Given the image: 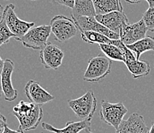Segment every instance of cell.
Returning <instances> with one entry per match:
<instances>
[{"label": "cell", "mask_w": 154, "mask_h": 133, "mask_svg": "<svg viewBox=\"0 0 154 133\" xmlns=\"http://www.w3.org/2000/svg\"><path fill=\"white\" fill-rule=\"evenodd\" d=\"M13 114L19 121V128L24 131L36 129L43 118L41 106L23 100L14 106Z\"/></svg>", "instance_id": "6da1fadb"}, {"label": "cell", "mask_w": 154, "mask_h": 133, "mask_svg": "<svg viewBox=\"0 0 154 133\" xmlns=\"http://www.w3.org/2000/svg\"><path fill=\"white\" fill-rule=\"evenodd\" d=\"M68 105L79 119L91 121L97 106V101L92 91H88L76 99L68 101Z\"/></svg>", "instance_id": "7a4b0ae2"}, {"label": "cell", "mask_w": 154, "mask_h": 133, "mask_svg": "<svg viewBox=\"0 0 154 133\" xmlns=\"http://www.w3.org/2000/svg\"><path fill=\"white\" fill-rule=\"evenodd\" d=\"M112 60L102 55L92 57L88 62L83 79L86 82H97L111 72Z\"/></svg>", "instance_id": "3957f363"}, {"label": "cell", "mask_w": 154, "mask_h": 133, "mask_svg": "<svg viewBox=\"0 0 154 133\" xmlns=\"http://www.w3.org/2000/svg\"><path fill=\"white\" fill-rule=\"evenodd\" d=\"M51 33L57 41L65 43L75 37L78 32L75 22L65 15H55L50 22Z\"/></svg>", "instance_id": "277c9868"}, {"label": "cell", "mask_w": 154, "mask_h": 133, "mask_svg": "<svg viewBox=\"0 0 154 133\" xmlns=\"http://www.w3.org/2000/svg\"><path fill=\"white\" fill-rule=\"evenodd\" d=\"M127 112L128 109L122 102L112 103L108 101L103 100L101 103V109L99 112V117L103 122L117 129L124 121V116Z\"/></svg>", "instance_id": "5b68a950"}, {"label": "cell", "mask_w": 154, "mask_h": 133, "mask_svg": "<svg viewBox=\"0 0 154 133\" xmlns=\"http://www.w3.org/2000/svg\"><path fill=\"white\" fill-rule=\"evenodd\" d=\"M51 26L42 25L34 26L29 29L26 35L19 39L25 47L35 50H41L48 43V40L51 35Z\"/></svg>", "instance_id": "8992f818"}, {"label": "cell", "mask_w": 154, "mask_h": 133, "mask_svg": "<svg viewBox=\"0 0 154 133\" xmlns=\"http://www.w3.org/2000/svg\"><path fill=\"white\" fill-rule=\"evenodd\" d=\"M15 5L9 4L4 9V15L6 24L10 31L15 35V40H18L26 35L28 31L35 26L34 22H26L18 17L15 12Z\"/></svg>", "instance_id": "52a82bcc"}, {"label": "cell", "mask_w": 154, "mask_h": 133, "mask_svg": "<svg viewBox=\"0 0 154 133\" xmlns=\"http://www.w3.org/2000/svg\"><path fill=\"white\" fill-rule=\"evenodd\" d=\"M71 18L78 26V29L81 31V33L85 31H91L104 35L111 40H120V36L118 34L113 33L100 24V22L96 20L95 17L71 15Z\"/></svg>", "instance_id": "ba28073f"}, {"label": "cell", "mask_w": 154, "mask_h": 133, "mask_svg": "<svg viewBox=\"0 0 154 133\" xmlns=\"http://www.w3.org/2000/svg\"><path fill=\"white\" fill-rule=\"evenodd\" d=\"M64 53L56 45L48 43L40 50L39 59L46 69L57 70L62 64Z\"/></svg>", "instance_id": "9c48e42d"}, {"label": "cell", "mask_w": 154, "mask_h": 133, "mask_svg": "<svg viewBox=\"0 0 154 133\" xmlns=\"http://www.w3.org/2000/svg\"><path fill=\"white\" fill-rule=\"evenodd\" d=\"M95 19L100 24L119 36L123 28L129 24L126 14L120 11H113L104 15H96Z\"/></svg>", "instance_id": "30bf717a"}, {"label": "cell", "mask_w": 154, "mask_h": 133, "mask_svg": "<svg viewBox=\"0 0 154 133\" xmlns=\"http://www.w3.org/2000/svg\"><path fill=\"white\" fill-rule=\"evenodd\" d=\"M24 92L30 103L38 106L50 103L55 99V96L49 93L35 80H29L26 83Z\"/></svg>", "instance_id": "8fae6325"}, {"label": "cell", "mask_w": 154, "mask_h": 133, "mask_svg": "<svg viewBox=\"0 0 154 133\" xmlns=\"http://www.w3.org/2000/svg\"><path fill=\"white\" fill-rule=\"evenodd\" d=\"M14 62L9 59L4 60V66L1 73V82L4 99L7 102L15 101L18 97V91L13 87L12 75L14 72Z\"/></svg>", "instance_id": "7c38bea8"}, {"label": "cell", "mask_w": 154, "mask_h": 133, "mask_svg": "<svg viewBox=\"0 0 154 133\" xmlns=\"http://www.w3.org/2000/svg\"><path fill=\"white\" fill-rule=\"evenodd\" d=\"M147 31V27L146 26L143 20L141 19L134 24L126 25L120 33V40L125 46L134 44L146 37Z\"/></svg>", "instance_id": "4fadbf2b"}, {"label": "cell", "mask_w": 154, "mask_h": 133, "mask_svg": "<svg viewBox=\"0 0 154 133\" xmlns=\"http://www.w3.org/2000/svg\"><path fill=\"white\" fill-rule=\"evenodd\" d=\"M124 63L134 79L146 76L150 72L149 62L137 59L134 52L129 49L127 46L124 49Z\"/></svg>", "instance_id": "5bb4252c"}, {"label": "cell", "mask_w": 154, "mask_h": 133, "mask_svg": "<svg viewBox=\"0 0 154 133\" xmlns=\"http://www.w3.org/2000/svg\"><path fill=\"white\" fill-rule=\"evenodd\" d=\"M149 128L139 113L134 112L124 120L115 133H149Z\"/></svg>", "instance_id": "9a60e30c"}, {"label": "cell", "mask_w": 154, "mask_h": 133, "mask_svg": "<svg viewBox=\"0 0 154 133\" xmlns=\"http://www.w3.org/2000/svg\"><path fill=\"white\" fill-rule=\"evenodd\" d=\"M91 122L89 120H82L78 122L69 121L63 128H57L48 123L43 122L42 127L46 131L52 133H79L83 130L91 128Z\"/></svg>", "instance_id": "2e32d148"}, {"label": "cell", "mask_w": 154, "mask_h": 133, "mask_svg": "<svg viewBox=\"0 0 154 133\" xmlns=\"http://www.w3.org/2000/svg\"><path fill=\"white\" fill-rule=\"evenodd\" d=\"M81 36L84 42L89 44H111L117 46L124 52L126 46L120 40H111L107 36L91 31H85L81 33Z\"/></svg>", "instance_id": "e0dca14e"}, {"label": "cell", "mask_w": 154, "mask_h": 133, "mask_svg": "<svg viewBox=\"0 0 154 133\" xmlns=\"http://www.w3.org/2000/svg\"><path fill=\"white\" fill-rule=\"evenodd\" d=\"M96 15H104L113 11H123L120 0H93Z\"/></svg>", "instance_id": "ac0fdd59"}, {"label": "cell", "mask_w": 154, "mask_h": 133, "mask_svg": "<svg viewBox=\"0 0 154 133\" xmlns=\"http://www.w3.org/2000/svg\"><path fill=\"white\" fill-rule=\"evenodd\" d=\"M129 49L136 54V58L140 59L141 55L147 51H154V37L146 36L135 43L126 46Z\"/></svg>", "instance_id": "d6986e66"}, {"label": "cell", "mask_w": 154, "mask_h": 133, "mask_svg": "<svg viewBox=\"0 0 154 133\" xmlns=\"http://www.w3.org/2000/svg\"><path fill=\"white\" fill-rule=\"evenodd\" d=\"M71 15L95 17L96 12L93 0H75Z\"/></svg>", "instance_id": "ffe728a7"}, {"label": "cell", "mask_w": 154, "mask_h": 133, "mask_svg": "<svg viewBox=\"0 0 154 133\" xmlns=\"http://www.w3.org/2000/svg\"><path fill=\"white\" fill-rule=\"evenodd\" d=\"M99 49L105 55V56L113 61H118L124 62V52L117 46L111 44L98 45Z\"/></svg>", "instance_id": "44dd1931"}, {"label": "cell", "mask_w": 154, "mask_h": 133, "mask_svg": "<svg viewBox=\"0 0 154 133\" xmlns=\"http://www.w3.org/2000/svg\"><path fill=\"white\" fill-rule=\"evenodd\" d=\"M12 38H15V36L7 26L5 19V15H4L3 12L2 18L0 21V47L2 45L9 43L10 39H12Z\"/></svg>", "instance_id": "7402d4cb"}, {"label": "cell", "mask_w": 154, "mask_h": 133, "mask_svg": "<svg viewBox=\"0 0 154 133\" xmlns=\"http://www.w3.org/2000/svg\"><path fill=\"white\" fill-rule=\"evenodd\" d=\"M142 19L143 20L148 30L150 32H154V7L148 8L143 15Z\"/></svg>", "instance_id": "603a6c76"}, {"label": "cell", "mask_w": 154, "mask_h": 133, "mask_svg": "<svg viewBox=\"0 0 154 133\" xmlns=\"http://www.w3.org/2000/svg\"><path fill=\"white\" fill-rule=\"evenodd\" d=\"M53 2L58 5H63V6L68 7L72 9L75 5V0H53Z\"/></svg>", "instance_id": "cb8c5ba5"}, {"label": "cell", "mask_w": 154, "mask_h": 133, "mask_svg": "<svg viewBox=\"0 0 154 133\" xmlns=\"http://www.w3.org/2000/svg\"><path fill=\"white\" fill-rule=\"evenodd\" d=\"M7 125V119L5 116L0 113V133L4 130L5 127Z\"/></svg>", "instance_id": "d4e9b609"}, {"label": "cell", "mask_w": 154, "mask_h": 133, "mask_svg": "<svg viewBox=\"0 0 154 133\" xmlns=\"http://www.w3.org/2000/svg\"><path fill=\"white\" fill-rule=\"evenodd\" d=\"M1 133H24V131L22 129H21L20 128H19V129L17 130L11 129V128L8 126V125H7L5 127V128H4L3 131Z\"/></svg>", "instance_id": "484cf974"}, {"label": "cell", "mask_w": 154, "mask_h": 133, "mask_svg": "<svg viewBox=\"0 0 154 133\" xmlns=\"http://www.w3.org/2000/svg\"><path fill=\"white\" fill-rule=\"evenodd\" d=\"M125 1L131 4H138L142 2L143 0H125Z\"/></svg>", "instance_id": "4316f807"}, {"label": "cell", "mask_w": 154, "mask_h": 133, "mask_svg": "<svg viewBox=\"0 0 154 133\" xmlns=\"http://www.w3.org/2000/svg\"><path fill=\"white\" fill-rule=\"evenodd\" d=\"M3 66H4V60L2 59V57L0 56V75H1V73H2V72Z\"/></svg>", "instance_id": "83f0119b"}, {"label": "cell", "mask_w": 154, "mask_h": 133, "mask_svg": "<svg viewBox=\"0 0 154 133\" xmlns=\"http://www.w3.org/2000/svg\"><path fill=\"white\" fill-rule=\"evenodd\" d=\"M147 2V3L149 4V8H152V7H154V0H145Z\"/></svg>", "instance_id": "f1b7e54d"}, {"label": "cell", "mask_w": 154, "mask_h": 133, "mask_svg": "<svg viewBox=\"0 0 154 133\" xmlns=\"http://www.w3.org/2000/svg\"><path fill=\"white\" fill-rule=\"evenodd\" d=\"M3 12H4L3 7L0 5V21H1V19H2V15H3Z\"/></svg>", "instance_id": "f546056e"}, {"label": "cell", "mask_w": 154, "mask_h": 133, "mask_svg": "<svg viewBox=\"0 0 154 133\" xmlns=\"http://www.w3.org/2000/svg\"><path fill=\"white\" fill-rule=\"evenodd\" d=\"M2 82H1V75H0V97L2 96Z\"/></svg>", "instance_id": "4dcf8cb0"}, {"label": "cell", "mask_w": 154, "mask_h": 133, "mask_svg": "<svg viewBox=\"0 0 154 133\" xmlns=\"http://www.w3.org/2000/svg\"><path fill=\"white\" fill-rule=\"evenodd\" d=\"M149 133H154V122L151 125V127L149 128Z\"/></svg>", "instance_id": "1f68e13d"}, {"label": "cell", "mask_w": 154, "mask_h": 133, "mask_svg": "<svg viewBox=\"0 0 154 133\" xmlns=\"http://www.w3.org/2000/svg\"><path fill=\"white\" fill-rule=\"evenodd\" d=\"M85 133H93L91 131V128H88V129L85 130Z\"/></svg>", "instance_id": "d6a6232c"}, {"label": "cell", "mask_w": 154, "mask_h": 133, "mask_svg": "<svg viewBox=\"0 0 154 133\" xmlns=\"http://www.w3.org/2000/svg\"><path fill=\"white\" fill-rule=\"evenodd\" d=\"M32 1H35V0H32Z\"/></svg>", "instance_id": "836d02e7"}]
</instances>
